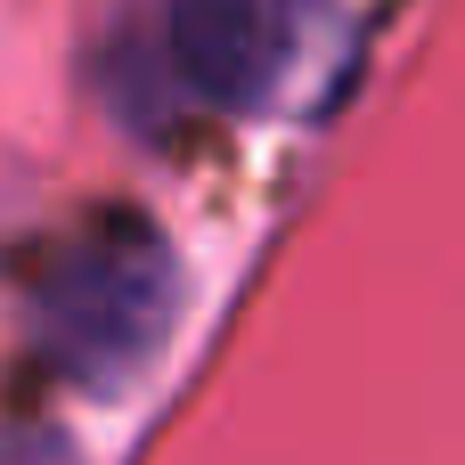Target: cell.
I'll return each instance as SVG.
<instances>
[{"label": "cell", "mask_w": 465, "mask_h": 465, "mask_svg": "<svg viewBox=\"0 0 465 465\" xmlns=\"http://www.w3.org/2000/svg\"><path fill=\"white\" fill-rule=\"evenodd\" d=\"M311 8L319 0H163V65L196 106L245 114L286 82Z\"/></svg>", "instance_id": "obj_2"}, {"label": "cell", "mask_w": 465, "mask_h": 465, "mask_svg": "<svg viewBox=\"0 0 465 465\" xmlns=\"http://www.w3.org/2000/svg\"><path fill=\"white\" fill-rule=\"evenodd\" d=\"M0 465H65V458H57V450H25V458H8V450H0Z\"/></svg>", "instance_id": "obj_3"}, {"label": "cell", "mask_w": 465, "mask_h": 465, "mask_svg": "<svg viewBox=\"0 0 465 465\" xmlns=\"http://www.w3.org/2000/svg\"><path fill=\"white\" fill-rule=\"evenodd\" d=\"M172 311V253L147 221L106 213L74 229L41 270V343L57 368L106 384L155 351V327Z\"/></svg>", "instance_id": "obj_1"}]
</instances>
